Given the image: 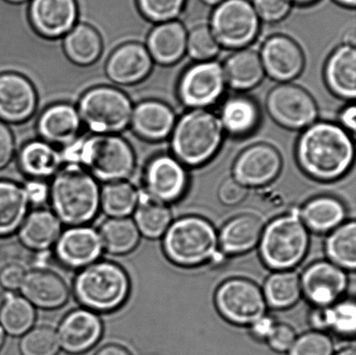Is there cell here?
I'll return each mask as SVG.
<instances>
[{
	"mask_svg": "<svg viewBox=\"0 0 356 355\" xmlns=\"http://www.w3.org/2000/svg\"><path fill=\"white\" fill-rule=\"evenodd\" d=\"M296 155L307 175L330 182L340 179L351 168L355 145L350 135L341 125L316 122L300 135Z\"/></svg>",
	"mask_w": 356,
	"mask_h": 355,
	"instance_id": "cell-1",
	"label": "cell"
},
{
	"mask_svg": "<svg viewBox=\"0 0 356 355\" xmlns=\"http://www.w3.org/2000/svg\"><path fill=\"white\" fill-rule=\"evenodd\" d=\"M65 163H78L103 183L127 180L137 158L134 147L120 134H92L62 148Z\"/></svg>",
	"mask_w": 356,
	"mask_h": 355,
	"instance_id": "cell-2",
	"label": "cell"
},
{
	"mask_svg": "<svg viewBox=\"0 0 356 355\" xmlns=\"http://www.w3.org/2000/svg\"><path fill=\"white\" fill-rule=\"evenodd\" d=\"M99 181L78 163H65L51 179L48 200L52 212L66 225L88 224L100 208Z\"/></svg>",
	"mask_w": 356,
	"mask_h": 355,
	"instance_id": "cell-3",
	"label": "cell"
},
{
	"mask_svg": "<svg viewBox=\"0 0 356 355\" xmlns=\"http://www.w3.org/2000/svg\"><path fill=\"white\" fill-rule=\"evenodd\" d=\"M223 131L219 117L205 109H193L177 119L172 135V156L184 166L208 163L222 145Z\"/></svg>",
	"mask_w": 356,
	"mask_h": 355,
	"instance_id": "cell-4",
	"label": "cell"
},
{
	"mask_svg": "<svg viewBox=\"0 0 356 355\" xmlns=\"http://www.w3.org/2000/svg\"><path fill=\"white\" fill-rule=\"evenodd\" d=\"M73 291L85 308L95 313L113 312L120 308L130 295V277L117 263L96 261L80 271Z\"/></svg>",
	"mask_w": 356,
	"mask_h": 355,
	"instance_id": "cell-5",
	"label": "cell"
},
{
	"mask_svg": "<svg viewBox=\"0 0 356 355\" xmlns=\"http://www.w3.org/2000/svg\"><path fill=\"white\" fill-rule=\"evenodd\" d=\"M76 107L92 134H120L130 126L134 104L124 90L100 85L86 90Z\"/></svg>",
	"mask_w": 356,
	"mask_h": 355,
	"instance_id": "cell-6",
	"label": "cell"
},
{
	"mask_svg": "<svg viewBox=\"0 0 356 355\" xmlns=\"http://www.w3.org/2000/svg\"><path fill=\"white\" fill-rule=\"evenodd\" d=\"M218 238L211 222L198 217L178 219L163 235V247L170 262L195 267L215 256Z\"/></svg>",
	"mask_w": 356,
	"mask_h": 355,
	"instance_id": "cell-7",
	"label": "cell"
},
{
	"mask_svg": "<svg viewBox=\"0 0 356 355\" xmlns=\"http://www.w3.org/2000/svg\"><path fill=\"white\" fill-rule=\"evenodd\" d=\"M309 248L308 229L298 215L275 219L263 231L260 254L264 263L277 271L292 269L302 262Z\"/></svg>",
	"mask_w": 356,
	"mask_h": 355,
	"instance_id": "cell-8",
	"label": "cell"
},
{
	"mask_svg": "<svg viewBox=\"0 0 356 355\" xmlns=\"http://www.w3.org/2000/svg\"><path fill=\"white\" fill-rule=\"evenodd\" d=\"M209 29L220 47L241 50L256 40L260 19L248 0H225L216 6Z\"/></svg>",
	"mask_w": 356,
	"mask_h": 355,
	"instance_id": "cell-9",
	"label": "cell"
},
{
	"mask_svg": "<svg viewBox=\"0 0 356 355\" xmlns=\"http://www.w3.org/2000/svg\"><path fill=\"white\" fill-rule=\"evenodd\" d=\"M266 109L272 119L288 130H305L316 123L318 108L313 97L298 85L282 83L268 92Z\"/></svg>",
	"mask_w": 356,
	"mask_h": 355,
	"instance_id": "cell-10",
	"label": "cell"
},
{
	"mask_svg": "<svg viewBox=\"0 0 356 355\" xmlns=\"http://www.w3.org/2000/svg\"><path fill=\"white\" fill-rule=\"evenodd\" d=\"M215 301L220 314L236 325H252L266 311L263 292L252 281L242 278L223 283L216 291Z\"/></svg>",
	"mask_w": 356,
	"mask_h": 355,
	"instance_id": "cell-11",
	"label": "cell"
},
{
	"mask_svg": "<svg viewBox=\"0 0 356 355\" xmlns=\"http://www.w3.org/2000/svg\"><path fill=\"white\" fill-rule=\"evenodd\" d=\"M222 65L216 61L197 62L188 68L178 83V97L184 106L205 109L218 102L226 87Z\"/></svg>",
	"mask_w": 356,
	"mask_h": 355,
	"instance_id": "cell-12",
	"label": "cell"
},
{
	"mask_svg": "<svg viewBox=\"0 0 356 355\" xmlns=\"http://www.w3.org/2000/svg\"><path fill=\"white\" fill-rule=\"evenodd\" d=\"M38 109L33 83L15 72L0 73V121L20 124L33 117Z\"/></svg>",
	"mask_w": 356,
	"mask_h": 355,
	"instance_id": "cell-13",
	"label": "cell"
},
{
	"mask_svg": "<svg viewBox=\"0 0 356 355\" xmlns=\"http://www.w3.org/2000/svg\"><path fill=\"white\" fill-rule=\"evenodd\" d=\"M154 61L140 42L118 45L108 56L104 75L115 85L131 86L144 81L152 72Z\"/></svg>",
	"mask_w": 356,
	"mask_h": 355,
	"instance_id": "cell-14",
	"label": "cell"
},
{
	"mask_svg": "<svg viewBox=\"0 0 356 355\" xmlns=\"http://www.w3.org/2000/svg\"><path fill=\"white\" fill-rule=\"evenodd\" d=\"M28 17L42 37L60 40L79 23L78 3L76 0H30Z\"/></svg>",
	"mask_w": 356,
	"mask_h": 355,
	"instance_id": "cell-15",
	"label": "cell"
},
{
	"mask_svg": "<svg viewBox=\"0 0 356 355\" xmlns=\"http://www.w3.org/2000/svg\"><path fill=\"white\" fill-rule=\"evenodd\" d=\"M144 184L145 192L163 203H172L186 190L187 172L183 163L173 156L159 155L146 165Z\"/></svg>",
	"mask_w": 356,
	"mask_h": 355,
	"instance_id": "cell-16",
	"label": "cell"
},
{
	"mask_svg": "<svg viewBox=\"0 0 356 355\" xmlns=\"http://www.w3.org/2000/svg\"><path fill=\"white\" fill-rule=\"evenodd\" d=\"M282 166L280 153L273 146L253 145L237 156L233 177L246 188L264 186L277 179Z\"/></svg>",
	"mask_w": 356,
	"mask_h": 355,
	"instance_id": "cell-17",
	"label": "cell"
},
{
	"mask_svg": "<svg viewBox=\"0 0 356 355\" xmlns=\"http://www.w3.org/2000/svg\"><path fill=\"white\" fill-rule=\"evenodd\" d=\"M259 56L265 75L281 83L298 78L305 68V54L301 47L284 35H274L265 40Z\"/></svg>",
	"mask_w": 356,
	"mask_h": 355,
	"instance_id": "cell-18",
	"label": "cell"
},
{
	"mask_svg": "<svg viewBox=\"0 0 356 355\" xmlns=\"http://www.w3.org/2000/svg\"><path fill=\"white\" fill-rule=\"evenodd\" d=\"M99 231L85 225L71 226L61 232L55 243L59 263L71 269H83L95 263L103 252Z\"/></svg>",
	"mask_w": 356,
	"mask_h": 355,
	"instance_id": "cell-19",
	"label": "cell"
},
{
	"mask_svg": "<svg viewBox=\"0 0 356 355\" xmlns=\"http://www.w3.org/2000/svg\"><path fill=\"white\" fill-rule=\"evenodd\" d=\"M301 290L316 307H330L346 290L348 279L343 269L330 262H317L307 267Z\"/></svg>",
	"mask_w": 356,
	"mask_h": 355,
	"instance_id": "cell-20",
	"label": "cell"
},
{
	"mask_svg": "<svg viewBox=\"0 0 356 355\" xmlns=\"http://www.w3.org/2000/svg\"><path fill=\"white\" fill-rule=\"evenodd\" d=\"M82 125L75 104L58 102L41 110L36 129L41 140L65 148L78 140Z\"/></svg>",
	"mask_w": 356,
	"mask_h": 355,
	"instance_id": "cell-21",
	"label": "cell"
},
{
	"mask_svg": "<svg viewBox=\"0 0 356 355\" xmlns=\"http://www.w3.org/2000/svg\"><path fill=\"white\" fill-rule=\"evenodd\" d=\"M57 333L59 344L65 352L79 354L87 352L99 342L103 324L95 312L79 308L65 315Z\"/></svg>",
	"mask_w": 356,
	"mask_h": 355,
	"instance_id": "cell-22",
	"label": "cell"
},
{
	"mask_svg": "<svg viewBox=\"0 0 356 355\" xmlns=\"http://www.w3.org/2000/svg\"><path fill=\"white\" fill-rule=\"evenodd\" d=\"M176 122L175 113L168 104L145 99L134 106L130 126L138 138L159 142L170 137Z\"/></svg>",
	"mask_w": 356,
	"mask_h": 355,
	"instance_id": "cell-23",
	"label": "cell"
},
{
	"mask_svg": "<svg viewBox=\"0 0 356 355\" xmlns=\"http://www.w3.org/2000/svg\"><path fill=\"white\" fill-rule=\"evenodd\" d=\"M19 290L33 307L43 309L61 308L70 297L65 281L58 274L45 269L26 272Z\"/></svg>",
	"mask_w": 356,
	"mask_h": 355,
	"instance_id": "cell-24",
	"label": "cell"
},
{
	"mask_svg": "<svg viewBox=\"0 0 356 355\" xmlns=\"http://www.w3.org/2000/svg\"><path fill=\"white\" fill-rule=\"evenodd\" d=\"M187 35L186 29L179 21H168L158 24L149 30L145 45L154 63L172 65L186 53Z\"/></svg>",
	"mask_w": 356,
	"mask_h": 355,
	"instance_id": "cell-25",
	"label": "cell"
},
{
	"mask_svg": "<svg viewBox=\"0 0 356 355\" xmlns=\"http://www.w3.org/2000/svg\"><path fill=\"white\" fill-rule=\"evenodd\" d=\"M21 172L30 179H52L65 165L62 149L40 138L26 142L17 155Z\"/></svg>",
	"mask_w": 356,
	"mask_h": 355,
	"instance_id": "cell-26",
	"label": "cell"
},
{
	"mask_svg": "<svg viewBox=\"0 0 356 355\" xmlns=\"http://www.w3.org/2000/svg\"><path fill=\"white\" fill-rule=\"evenodd\" d=\"M329 89L341 99L356 97V51L354 45L344 44L330 56L324 69Z\"/></svg>",
	"mask_w": 356,
	"mask_h": 355,
	"instance_id": "cell-27",
	"label": "cell"
},
{
	"mask_svg": "<svg viewBox=\"0 0 356 355\" xmlns=\"http://www.w3.org/2000/svg\"><path fill=\"white\" fill-rule=\"evenodd\" d=\"M66 58L80 67H90L102 57L104 51L102 37L90 24L79 22L62 38Z\"/></svg>",
	"mask_w": 356,
	"mask_h": 355,
	"instance_id": "cell-28",
	"label": "cell"
},
{
	"mask_svg": "<svg viewBox=\"0 0 356 355\" xmlns=\"http://www.w3.org/2000/svg\"><path fill=\"white\" fill-rule=\"evenodd\" d=\"M61 234V222L54 212L38 208L27 214L19 229L21 243L34 251H44L54 246Z\"/></svg>",
	"mask_w": 356,
	"mask_h": 355,
	"instance_id": "cell-29",
	"label": "cell"
},
{
	"mask_svg": "<svg viewBox=\"0 0 356 355\" xmlns=\"http://www.w3.org/2000/svg\"><path fill=\"white\" fill-rule=\"evenodd\" d=\"M226 85L239 92L252 90L265 76L259 53L250 49H241L226 59L222 65Z\"/></svg>",
	"mask_w": 356,
	"mask_h": 355,
	"instance_id": "cell-30",
	"label": "cell"
},
{
	"mask_svg": "<svg viewBox=\"0 0 356 355\" xmlns=\"http://www.w3.org/2000/svg\"><path fill=\"white\" fill-rule=\"evenodd\" d=\"M263 231V222L256 215H240L223 226L218 243L223 252L238 255L253 249L260 242Z\"/></svg>",
	"mask_w": 356,
	"mask_h": 355,
	"instance_id": "cell-31",
	"label": "cell"
},
{
	"mask_svg": "<svg viewBox=\"0 0 356 355\" xmlns=\"http://www.w3.org/2000/svg\"><path fill=\"white\" fill-rule=\"evenodd\" d=\"M219 119L227 133L244 137L256 130L259 124L260 110L250 97L234 96L225 101Z\"/></svg>",
	"mask_w": 356,
	"mask_h": 355,
	"instance_id": "cell-32",
	"label": "cell"
},
{
	"mask_svg": "<svg viewBox=\"0 0 356 355\" xmlns=\"http://www.w3.org/2000/svg\"><path fill=\"white\" fill-rule=\"evenodd\" d=\"M29 201L24 187L0 179V238L13 234L26 217Z\"/></svg>",
	"mask_w": 356,
	"mask_h": 355,
	"instance_id": "cell-33",
	"label": "cell"
},
{
	"mask_svg": "<svg viewBox=\"0 0 356 355\" xmlns=\"http://www.w3.org/2000/svg\"><path fill=\"white\" fill-rule=\"evenodd\" d=\"M134 213V222L145 238L156 239L165 235L172 224V213L167 204L156 199L144 190L139 192V199Z\"/></svg>",
	"mask_w": 356,
	"mask_h": 355,
	"instance_id": "cell-34",
	"label": "cell"
},
{
	"mask_svg": "<svg viewBox=\"0 0 356 355\" xmlns=\"http://www.w3.org/2000/svg\"><path fill=\"white\" fill-rule=\"evenodd\" d=\"M301 215L307 229L316 233H326L343 224L346 217V208L337 198L319 197L305 204Z\"/></svg>",
	"mask_w": 356,
	"mask_h": 355,
	"instance_id": "cell-35",
	"label": "cell"
},
{
	"mask_svg": "<svg viewBox=\"0 0 356 355\" xmlns=\"http://www.w3.org/2000/svg\"><path fill=\"white\" fill-rule=\"evenodd\" d=\"M99 236L103 248L111 255H125L138 246L140 232L132 219L110 217L100 226Z\"/></svg>",
	"mask_w": 356,
	"mask_h": 355,
	"instance_id": "cell-36",
	"label": "cell"
},
{
	"mask_svg": "<svg viewBox=\"0 0 356 355\" xmlns=\"http://www.w3.org/2000/svg\"><path fill=\"white\" fill-rule=\"evenodd\" d=\"M138 199V190L127 180L106 183L100 190V208L110 217H128Z\"/></svg>",
	"mask_w": 356,
	"mask_h": 355,
	"instance_id": "cell-37",
	"label": "cell"
},
{
	"mask_svg": "<svg viewBox=\"0 0 356 355\" xmlns=\"http://www.w3.org/2000/svg\"><path fill=\"white\" fill-rule=\"evenodd\" d=\"M36 312L23 297L9 294L0 307V326L10 336H19L33 328Z\"/></svg>",
	"mask_w": 356,
	"mask_h": 355,
	"instance_id": "cell-38",
	"label": "cell"
},
{
	"mask_svg": "<svg viewBox=\"0 0 356 355\" xmlns=\"http://www.w3.org/2000/svg\"><path fill=\"white\" fill-rule=\"evenodd\" d=\"M326 252L331 263L341 269L355 270L356 266V225L346 222L334 229L326 242Z\"/></svg>",
	"mask_w": 356,
	"mask_h": 355,
	"instance_id": "cell-39",
	"label": "cell"
},
{
	"mask_svg": "<svg viewBox=\"0 0 356 355\" xmlns=\"http://www.w3.org/2000/svg\"><path fill=\"white\" fill-rule=\"evenodd\" d=\"M301 283L298 274L288 270L278 271L268 278L264 286V298L272 308L291 307L301 295Z\"/></svg>",
	"mask_w": 356,
	"mask_h": 355,
	"instance_id": "cell-40",
	"label": "cell"
},
{
	"mask_svg": "<svg viewBox=\"0 0 356 355\" xmlns=\"http://www.w3.org/2000/svg\"><path fill=\"white\" fill-rule=\"evenodd\" d=\"M19 349L22 355H57L60 349L58 333L51 326L33 327L22 336Z\"/></svg>",
	"mask_w": 356,
	"mask_h": 355,
	"instance_id": "cell-41",
	"label": "cell"
},
{
	"mask_svg": "<svg viewBox=\"0 0 356 355\" xmlns=\"http://www.w3.org/2000/svg\"><path fill=\"white\" fill-rule=\"evenodd\" d=\"M220 48L209 26H195L187 35L186 52L195 61L212 60L219 53Z\"/></svg>",
	"mask_w": 356,
	"mask_h": 355,
	"instance_id": "cell-42",
	"label": "cell"
},
{
	"mask_svg": "<svg viewBox=\"0 0 356 355\" xmlns=\"http://www.w3.org/2000/svg\"><path fill=\"white\" fill-rule=\"evenodd\" d=\"M186 0H137L139 13L149 23L176 20L183 12Z\"/></svg>",
	"mask_w": 356,
	"mask_h": 355,
	"instance_id": "cell-43",
	"label": "cell"
},
{
	"mask_svg": "<svg viewBox=\"0 0 356 355\" xmlns=\"http://www.w3.org/2000/svg\"><path fill=\"white\" fill-rule=\"evenodd\" d=\"M289 355H332L333 342L320 331L305 333L295 340Z\"/></svg>",
	"mask_w": 356,
	"mask_h": 355,
	"instance_id": "cell-44",
	"label": "cell"
},
{
	"mask_svg": "<svg viewBox=\"0 0 356 355\" xmlns=\"http://www.w3.org/2000/svg\"><path fill=\"white\" fill-rule=\"evenodd\" d=\"M330 329L341 336H354L356 329V306L353 301L340 302L330 308Z\"/></svg>",
	"mask_w": 356,
	"mask_h": 355,
	"instance_id": "cell-45",
	"label": "cell"
},
{
	"mask_svg": "<svg viewBox=\"0 0 356 355\" xmlns=\"http://www.w3.org/2000/svg\"><path fill=\"white\" fill-rule=\"evenodd\" d=\"M252 6L258 19L267 23L280 22L291 9L289 0H254Z\"/></svg>",
	"mask_w": 356,
	"mask_h": 355,
	"instance_id": "cell-46",
	"label": "cell"
},
{
	"mask_svg": "<svg viewBox=\"0 0 356 355\" xmlns=\"http://www.w3.org/2000/svg\"><path fill=\"white\" fill-rule=\"evenodd\" d=\"M268 342L272 349L277 352H286L291 349L296 340L294 329L287 324L275 323L267 337Z\"/></svg>",
	"mask_w": 356,
	"mask_h": 355,
	"instance_id": "cell-47",
	"label": "cell"
},
{
	"mask_svg": "<svg viewBox=\"0 0 356 355\" xmlns=\"http://www.w3.org/2000/svg\"><path fill=\"white\" fill-rule=\"evenodd\" d=\"M247 194V188L234 177L223 181L218 190L220 201L223 204L229 205V206L242 203L245 199Z\"/></svg>",
	"mask_w": 356,
	"mask_h": 355,
	"instance_id": "cell-48",
	"label": "cell"
},
{
	"mask_svg": "<svg viewBox=\"0 0 356 355\" xmlns=\"http://www.w3.org/2000/svg\"><path fill=\"white\" fill-rule=\"evenodd\" d=\"M16 142L12 130L0 121V170L10 165L15 155Z\"/></svg>",
	"mask_w": 356,
	"mask_h": 355,
	"instance_id": "cell-49",
	"label": "cell"
},
{
	"mask_svg": "<svg viewBox=\"0 0 356 355\" xmlns=\"http://www.w3.org/2000/svg\"><path fill=\"white\" fill-rule=\"evenodd\" d=\"M26 274V270L20 264H6L0 270V285L8 291L19 290Z\"/></svg>",
	"mask_w": 356,
	"mask_h": 355,
	"instance_id": "cell-50",
	"label": "cell"
},
{
	"mask_svg": "<svg viewBox=\"0 0 356 355\" xmlns=\"http://www.w3.org/2000/svg\"><path fill=\"white\" fill-rule=\"evenodd\" d=\"M23 187L30 204L40 205L48 199L49 186L43 180L30 179Z\"/></svg>",
	"mask_w": 356,
	"mask_h": 355,
	"instance_id": "cell-51",
	"label": "cell"
},
{
	"mask_svg": "<svg viewBox=\"0 0 356 355\" xmlns=\"http://www.w3.org/2000/svg\"><path fill=\"white\" fill-rule=\"evenodd\" d=\"M309 321L317 331L330 329V308L316 307L310 315Z\"/></svg>",
	"mask_w": 356,
	"mask_h": 355,
	"instance_id": "cell-52",
	"label": "cell"
},
{
	"mask_svg": "<svg viewBox=\"0 0 356 355\" xmlns=\"http://www.w3.org/2000/svg\"><path fill=\"white\" fill-rule=\"evenodd\" d=\"M274 325L273 319L264 316L263 318L258 320L251 326H252V332L254 336L260 339H267L268 333H270Z\"/></svg>",
	"mask_w": 356,
	"mask_h": 355,
	"instance_id": "cell-53",
	"label": "cell"
},
{
	"mask_svg": "<svg viewBox=\"0 0 356 355\" xmlns=\"http://www.w3.org/2000/svg\"><path fill=\"white\" fill-rule=\"evenodd\" d=\"M341 126L351 132L355 131L356 109L354 106L345 108L340 115Z\"/></svg>",
	"mask_w": 356,
	"mask_h": 355,
	"instance_id": "cell-54",
	"label": "cell"
},
{
	"mask_svg": "<svg viewBox=\"0 0 356 355\" xmlns=\"http://www.w3.org/2000/svg\"><path fill=\"white\" fill-rule=\"evenodd\" d=\"M96 355H132L127 349L120 344L111 343L101 347Z\"/></svg>",
	"mask_w": 356,
	"mask_h": 355,
	"instance_id": "cell-55",
	"label": "cell"
},
{
	"mask_svg": "<svg viewBox=\"0 0 356 355\" xmlns=\"http://www.w3.org/2000/svg\"><path fill=\"white\" fill-rule=\"evenodd\" d=\"M338 3H340L341 6H346V7H354L356 5V0H334Z\"/></svg>",
	"mask_w": 356,
	"mask_h": 355,
	"instance_id": "cell-56",
	"label": "cell"
},
{
	"mask_svg": "<svg viewBox=\"0 0 356 355\" xmlns=\"http://www.w3.org/2000/svg\"><path fill=\"white\" fill-rule=\"evenodd\" d=\"M207 6H218L225 0H202Z\"/></svg>",
	"mask_w": 356,
	"mask_h": 355,
	"instance_id": "cell-57",
	"label": "cell"
},
{
	"mask_svg": "<svg viewBox=\"0 0 356 355\" xmlns=\"http://www.w3.org/2000/svg\"><path fill=\"white\" fill-rule=\"evenodd\" d=\"M289 1L295 3H298V5H302V6H306V5H310V3H312L314 2H316V0H289Z\"/></svg>",
	"mask_w": 356,
	"mask_h": 355,
	"instance_id": "cell-58",
	"label": "cell"
},
{
	"mask_svg": "<svg viewBox=\"0 0 356 355\" xmlns=\"http://www.w3.org/2000/svg\"><path fill=\"white\" fill-rule=\"evenodd\" d=\"M337 355H356L355 350L354 349H346L341 351Z\"/></svg>",
	"mask_w": 356,
	"mask_h": 355,
	"instance_id": "cell-59",
	"label": "cell"
},
{
	"mask_svg": "<svg viewBox=\"0 0 356 355\" xmlns=\"http://www.w3.org/2000/svg\"><path fill=\"white\" fill-rule=\"evenodd\" d=\"M3 342H5V331H3L2 327L0 326V349H1Z\"/></svg>",
	"mask_w": 356,
	"mask_h": 355,
	"instance_id": "cell-60",
	"label": "cell"
},
{
	"mask_svg": "<svg viewBox=\"0 0 356 355\" xmlns=\"http://www.w3.org/2000/svg\"><path fill=\"white\" fill-rule=\"evenodd\" d=\"M5 1L12 3H24L29 2L30 0H5Z\"/></svg>",
	"mask_w": 356,
	"mask_h": 355,
	"instance_id": "cell-61",
	"label": "cell"
}]
</instances>
